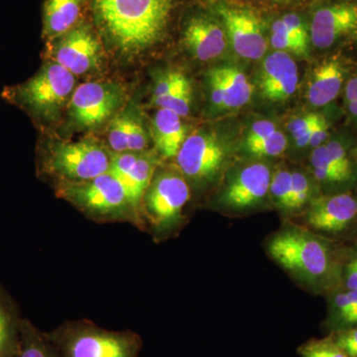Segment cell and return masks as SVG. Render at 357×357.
I'll return each instance as SVG.
<instances>
[{
    "instance_id": "obj_1",
    "label": "cell",
    "mask_w": 357,
    "mask_h": 357,
    "mask_svg": "<svg viewBox=\"0 0 357 357\" xmlns=\"http://www.w3.org/2000/svg\"><path fill=\"white\" fill-rule=\"evenodd\" d=\"M335 243L300 223L285 222L268 237L265 250L301 287L326 295L335 287Z\"/></svg>"
},
{
    "instance_id": "obj_2",
    "label": "cell",
    "mask_w": 357,
    "mask_h": 357,
    "mask_svg": "<svg viewBox=\"0 0 357 357\" xmlns=\"http://www.w3.org/2000/svg\"><path fill=\"white\" fill-rule=\"evenodd\" d=\"M173 0H96L103 29L114 46L136 55L163 37Z\"/></svg>"
},
{
    "instance_id": "obj_3",
    "label": "cell",
    "mask_w": 357,
    "mask_h": 357,
    "mask_svg": "<svg viewBox=\"0 0 357 357\" xmlns=\"http://www.w3.org/2000/svg\"><path fill=\"white\" fill-rule=\"evenodd\" d=\"M63 357H139L142 337L133 331H110L86 319L66 321L45 333Z\"/></svg>"
},
{
    "instance_id": "obj_4",
    "label": "cell",
    "mask_w": 357,
    "mask_h": 357,
    "mask_svg": "<svg viewBox=\"0 0 357 357\" xmlns=\"http://www.w3.org/2000/svg\"><path fill=\"white\" fill-rule=\"evenodd\" d=\"M56 191L95 222H128L144 231L123 185L109 172L82 182L58 183Z\"/></svg>"
},
{
    "instance_id": "obj_5",
    "label": "cell",
    "mask_w": 357,
    "mask_h": 357,
    "mask_svg": "<svg viewBox=\"0 0 357 357\" xmlns=\"http://www.w3.org/2000/svg\"><path fill=\"white\" fill-rule=\"evenodd\" d=\"M191 196L189 183L178 170H156L141 204L144 229L156 243L175 236L185 227L184 208Z\"/></svg>"
},
{
    "instance_id": "obj_6",
    "label": "cell",
    "mask_w": 357,
    "mask_h": 357,
    "mask_svg": "<svg viewBox=\"0 0 357 357\" xmlns=\"http://www.w3.org/2000/svg\"><path fill=\"white\" fill-rule=\"evenodd\" d=\"M76 89V77L62 66L48 61L24 83L4 89L3 96L38 121L58 116Z\"/></svg>"
},
{
    "instance_id": "obj_7",
    "label": "cell",
    "mask_w": 357,
    "mask_h": 357,
    "mask_svg": "<svg viewBox=\"0 0 357 357\" xmlns=\"http://www.w3.org/2000/svg\"><path fill=\"white\" fill-rule=\"evenodd\" d=\"M112 152L93 139L50 143L41 149L38 172L58 183L82 182L109 172Z\"/></svg>"
},
{
    "instance_id": "obj_8",
    "label": "cell",
    "mask_w": 357,
    "mask_h": 357,
    "mask_svg": "<svg viewBox=\"0 0 357 357\" xmlns=\"http://www.w3.org/2000/svg\"><path fill=\"white\" fill-rule=\"evenodd\" d=\"M303 215L307 229L333 241L357 234V196L351 192L321 195L314 199Z\"/></svg>"
},
{
    "instance_id": "obj_9",
    "label": "cell",
    "mask_w": 357,
    "mask_h": 357,
    "mask_svg": "<svg viewBox=\"0 0 357 357\" xmlns=\"http://www.w3.org/2000/svg\"><path fill=\"white\" fill-rule=\"evenodd\" d=\"M271 168L265 162L246 164L231 174L218 199V208L229 215L259 210L270 199Z\"/></svg>"
},
{
    "instance_id": "obj_10",
    "label": "cell",
    "mask_w": 357,
    "mask_h": 357,
    "mask_svg": "<svg viewBox=\"0 0 357 357\" xmlns=\"http://www.w3.org/2000/svg\"><path fill=\"white\" fill-rule=\"evenodd\" d=\"M175 159L177 170L188 183L203 187L211 184L222 172L227 151L217 136L198 131L187 136Z\"/></svg>"
},
{
    "instance_id": "obj_11",
    "label": "cell",
    "mask_w": 357,
    "mask_h": 357,
    "mask_svg": "<svg viewBox=\"0 0 357 357\" xmlns=\"http://www.w3.org/2000/svg\"><path fill=\"white\" fill-rule=\"evenodd\" d=\"M124 100L121 86L107 82H89L76 86L70 96V121L81 129H95L105 123Z\"/></svg>"
},
{
    "instance_id": "obj_12",
    "label": "cell",
    "mask_w": 357,
    "mask_h": 357,
    "mask_svg": "<svg viewBox=\"0 0 357 357\" xmlns=\"http://www.w3.org/2000/svg\"><path fill=\"white\" fill-rule=\"evenodd\" d=\"M51 61L62 66L75 77L83 76L100 69L102 64V49L88 26H77L62 36L54 39Z\"/></svg>"
},
{
    "instance_id": "obj_13",
    "label": "cell",
    "mask_w": 357,
    "mask_h": 357,
    "mask_svg": "<svg viewBox=\"0 0 357 357\" xmlns=\"http://www.w3.org/2000/svg\"><path fill=\"white\" fill-rule=\"evenodd\" d=\"M156 168L157 162L155 157L144 152H112L109 173L123 185L129 201L142 222L144 231V223L141 218V204L145 192L147 191L156 172Z\"/></svg>"
},
{
    "instance_id": "obj_14",
    "label": "cell",
    "mask_w": 357,
    "mask_h": 357,
    "mask_svg": "<svg viewBox=\"0 0 357 357\" xmlns=\"http://www.w3.org/2000/svg\"><path fill=\"white\" fill-rule=\"evenodd\" d=\"M218 13L237 55L250 60H259L265 55L267 42L255 13L229 6H220Z\"/></svg>"
},
{
    "instance_id": "obj_15",
    "label": "cell",
    "mask_w": 357,
    "mask_h": 357,
    "mask_svg": "<svg viewBox=\"0 0 357 357\" xmlns=\"http://www.w3.org/2000/svg\"><path fill=\"white\" fill-rule=\"evenodd\" d=\"M357 31V3L342 1L319 9L311 24V40L318 49H328L338 39Z\"/></svg>"
},
{
    "instance_id": "obj_16",
    "label": "cell",
    "mask_w": 357,
    "mask_h": 357,
    "mask_svg": "<svg viewBox=\"0 0 357 357\" xmlns=\"http://www.w3.org/2000/svg\"><path fill=\"white\" fill-rule=\"evenodd\" d=\"M299 75L295 61L287 52L277 51L263 63L259 86L262 95L272 102H284L297 89Z\"/></svg>"
},
{
    "instance_id": "obj_17",
    "label": "cell",
    "mask_w": 357,
    "mask_h": 357,
    "mask_svg": "<svg viewBox=\"0 0 357 357\" xmlns=\"http://www.w3.org/2000/svg\"><path fill=\"white\" fill-rule=\"evenodd\" d=\"M184 43L199 61L220 57L227 48V37L220 25L204 16L192 18L185 26Z\"/></svg>"
},
{
    "instance_id": "obj_18",
    "label": "cell",
    "mask_w": 357,
    "mask_h": 357,
    "mask_svg": "<svg viewBox=\"0 0 357 357\" xmlns=\"http://www.w3.org/2000/svg\"><path fill=\"white\" fill-rule=\"evenodd\" d=\"M151 102L158 109L172 110L180 117L187 116L192 105L189 79L180 72L166 73L155 84Z\"/></svg>"
},
{
    "instance_id": "obj_19",
    "label": "cell",
    "mask_w": 357,
    "mask_h": 357,
    "mask_svg": "<svg viewBox=\"0 0 357 357\" xmlns=\"http://www.w3.org/2000/svg\"><path fill=\"white\" fill-rule=\"evenodd\" d=\"M152 137L162 158H175L187 138L182 117L172 110L158 109L152 123Z\"/></svg>"
},
{
    "instance_id": "obj_20",
    "label": "cell",
    "mask_w": 357,
    "mask_h": 357,
    "mask_svg": "<svg viewBox=\"0 0 357 357\" xmlns=\"http://www.w3.org/2000/svg\"><path fill=\"white\" fill-rule=\"evenodd\" d=\"M144 126L134 115L124 112L115 117L107 132V143L112 153L144 152L148 147Z\"/></svg>"
},
{
    "instance_id": "obj_21",
    "label": "cell",
    "mask_w": 357,
    "mask_h": 357,
    "mask_svg": "<svg viewBox=\"0 0 357 357\" xmlns=\"http://www.w3.org/2000/svg\"><path fill=\"white\" fill-rule=\"evenodd\" d=\"M344 70L335 59L324 61L312 73L307 98L314 107H321L335 100L344 83Z\"/></svg>"
},
{
    "instance_id": "obj_22",
    "label": "cell",
    "mask_w": 357,
    "mask_h": 357,
    "mask_svg": "<svg viewBox=\"0 0 357 357\" xmlns=\"http://www.w3.org/2000/svg\"><path fill=\"white\" fill-rule=\"evenodd\" d=\"M22 319L17 303L0 283V357L17 356Z\"/></svg>"
},
{
    "instance_id": "obj_23",
    "label": "cell",
    "mask_w": 357,
    "mask_h": 357,
    "mask_svg": "<svg viewBox=\"0 0 357 357\" xmlns=\"http://www.w3.org/2000/svg\"><path fill=\"white\" fill-rule=\"evenodd\" d=\"M326 296L328 311L323 328L326 333L357 326V290L333 289Z\"/></svg>"
},
{
    "instance_id": "obj_24",
    "label": "cell",
    "mask_w": 357,
    "mask_h": 357,
    "mask_svg": "<svg viewBox=\"0 0 357 357\" xmlns=\"http://www.w3.org/2000/svg\"><path fill=\"white\" fill-rule=\"evenodd\" d=\"M82 0H47L43 13V36L52 40L75 27L81 13Z\"/></svg>"
},
{
    "instance_id": "obj_25",
    "label": "cell",
    "mask_w": 357,
    "mask_h": 357,
    "mask_svg": "<svg viewBox=\"0 0 357 357\" xmlns=\"http://www.w3.org/2000/svg\"><path fill=\"white\" fill-rule=\"evenodd\" d=\"M312 176L321 189L326 190L321 195L335 194V192H349L354 183L345 177L344 174L333 163L328 157L325 144L314 148L310 156Z\"/></svg>"
},
{
    "instance_id": "obj_26",
    "label": "cell",
    "mask_w": 357,
    "mask_h": 357,
    "mask_svg": "<svg viewBox=\"0 0 357 357\" xmlns=\"http://www.w3.org/2000/svg\"><path fill=\"white\" fill-rule=\"evenodd\" d=\"M218 73L222 79L225 89V109H238L250 100L252 96V86L248 77L236 67L225 66L218 67Z\"/></svg>"
},
{
    "instance_id": "obj_27",
    "label": "cell",
    "mask_w": 357,
    "mask_h": 357,
    "mask_svg": "<svg viewBox=\"0 0 357 357\" xmlns=\"http://www.w3.org/2000/svg\"><path fill=\"white\" fill-rule=\"evenodd\" d=\"M16 357H63L45 333L28 319L23 318L20 328V345Z\"/></svg>"
},
{
    "instance_id": "obj_28",
    "label": "cell",
    "mask_w": 357,
    "mask_h": 357,
    "mask_svg": "<svg viewBox=\"0 0 357 357\" xmlns=\"http://www.w3.org/2000/svg\"><path fill=\"white\" fill-rule=\"evenodd\" d=\"M357 290V239L335 243V287Z\"/></svg>"
},
{
    "instance_id": "obj_29",
    "label": "cell",
    "mask_w": 357,
    "mask_h": 357,
    "mask_svg": "<svg viewBox=\"0 0 357 357\" xmlns=\"http://www.w3.org/2000/svg\"><path fill=\"white\" fill-rule=\"evenodd\" d=\"M316 181L300 171L292 172V195H291L290 217L304 213L314 199L321 194L317 191ZM318 185V184H317Z\"/></svg>"
},
{
    "instance_id": "obj_30",
    "label": "cell",
    "mask_w": 357,
    "mask_h": 357,
    "mask_svg": "<svg viewBox=\"0 0 357 357\" xmlns=\"http://www.w3.org/2000/svg\"><path fill=\"white\" fill-rule=\"evenodd\" d=\"M270 201L286 218L290 217L291 195H292V171L279 169L272 174L270 183Z\"/></svg>"
},
{
    "instance_id": "obj_31",
    "label": "cell",
    "mask_w": 357,
    "mask_h": 357,
    "mask_svg": "<svg viewBox=\"0 0 357 357\" xmlns=\"http://www.w3.org/2000/svg\"><path fill=\"white\" fill-rule=\"evenodd\" d=\"M325 146L328 157L340 172L344 174L351 182L356 183L357 169L352 159L351 152L349 151L342 141L337 139L328 141V143H325Z\"/></svg>"
},
{
    "instance_id": "obj_32",
    "label": "cell",
    "mask_w": 357,
    "mask_h": 357,
    "mask_svg": "<svg viewBox=\"0 0 357 357\" xmlns=\"http://www.w3.org/2000/svg\"><path fill=\"white\" fill-rule=\"evenodd\" d=\"M288 141L281 131H275L271 135L246 145L249 154L255 157H278L281 156L287 148Z\"/></svg>"
},
{
    "instance_id": "obj_33",
    "label": "cell",
    "mask_w": 357,
    "mask_h": 357,
    "mask_svg": "<svg viewBox=\"0 0 357 357\" xmlns=\"http://www.w3.org/2000/svg\"><path fill=\"white\" fill-rule=\"evenodd\" d=\"M301 357H349L330 335L323 338H312L298 349Z\"/></svg>"
},
{
    "instance_id": "obj_34",
    "label": "cell",
    "mask_w": 357,
    "mask_h": 357,
    "mask_svg": "<svg viewBox=\"0 0 357 357\" xmlns=\"http://www.w3.org/2000/svg\"><path fill=\"white\" fill-rule=\"evenodd\" d=\"M349 357H357V326L328 333Z\"/></svg>"
},
{
    "instance_id": "obj_35",
    "label": "cell",
    "mask_w": 357,
    "mask_h": 357,
    "mask_svg": "<svg viewBox=\"0 0 357 357\" xmlns=\"http://www.w3.org/2000/svg\"><path fill=\"white\" fill-rule=\"evenodd\" d=\"M281 20L288 26L289 29L292 31L294 36L297 38L301 45L305 48L309 49V34H307L306 25L299 16L295 13L286 14Z\"/></svg>"
},
{
    "instance_id": "obj_36",
    "label": "cell",
    "mask_w": 357,
    "mask_h": 357,
    "mask_svg": "<svg viewBox=\"0 0 357 357\" xmlns=\"http://www.w3.org/2000/svg\"><path fill=\"white\" fill-rule=\"evenodd\" d=\"M270 41H271L272 46L278 51L292 52V53L299 54V55H307V51H309L305 49L299 42L285 36V35L272 33Z\"/></svg>"
},
{
    "instance_id": "obj_37",
    "label": "cell",
    "mask_w": 357,
    "mask_h": 357,
    "mask_svg": "<svg viewBox=\"0 0 357 357\" xmlns=\"http://www.w3.org/2000/svg\"><path fill=\"white\" fill-rule=\"evenodd\" d=\"M211 102L215 107H223L225 105V89L218 68L211 70L208 74Z\"/></svg>"
},
{
    "instance_id": "obj_38",
    "label": "cell",
    "mask_w": 357,
    "mask_h": 357,
    "mask_svg": "<svg viewBox=\"0 0 357 357\" xmlns=\"http://www.w3.org/2000/svg\"><path fill=\"white\" fill-rule=\"evenodd\" d=\"M275 131H277V128L273 122L268 121H256L255 123L252 124L248 136H246L245 145L263 139V138L273 134Z\"/></svg>"
},
{
    "instance_id": "obj_39",
    "label": "cell",
    "mask_w": 357,
    "mask_h": 357,
    "mask_svg": "<svg viewBox=\"0 0 357 357\" xmlns=\"http://www.w3.org/2000/svg\"><path fill=\"white\" fill-rule=\"evenodd\" d=\"M321 115L318 114H309L293 119V121L288 124L289 131L292 134L293 137H296V136L299 135V134L304 132V131L314 126V124L318 122L319 119H321Z\"/></svg>"
},
{
    "instance_id": "obj_40",
    "label": "cell",
    "mask_w": 357,
    "mask_h": 357,
    "mask_svg": "<svg viewBox=\"0 0 357 357\" xmlns=\"http://www.w3.org/2000/svg\"><path fill=\"white\" fill-rule=\"evenodd\" d=\"M328 137V124L326 122L325 117L321 116L318 123L314 126V131L311 141H310V146L314 149V148L321 146L325 144Z\"/></svg>"
},
{
    "instance_id": "obj_41",
    "label": "cell",
    "mask_w": 357,
    "mask_h": 357,
    "mask_svg": "<svg viewBox=\"0 0 357 357\" xmlns=\"http://www.w3.org/2000/svg\"><path fill=\"white\" fill-rule=\"evenodd\" d=\"M345 98L347 102L357 100V77L351 79L345 86Z\"/></svg>"
},
{
    "instance_id": "obj_42",
    "label": "cell",
    "mask_w": 357,
    "mask_h": 357,
    "mask_svg": "<svg viewBox=\"0 0 357 357\" xmlns=\"http://www.w3.org/2000/svg\"><path fill=\"white\" fill-rule=\"evenodd\" d=\"M349 105V110L351 112L352 116L356 117L357 119V100H354V102H347Z\"/></svg>"
},
{
    "instance_id": "obj_43",
    "label": "cell",
    "mask_w": 357,
    "mask_h": 357,
    "mask_svg": "<svg viewBox=\"0 0 357 357\" xmlns=\"http://www.w3.org/2000/svg\"><path fill=\"white\" fill-rule=\"evenodd\" d=\"M351 156L352 159H354V164H356V167L357 169V148L356 149L352 150Z\"/></svg>"
},
{
    "instance_id": "obj_44",
    "label": "cell",
    "mask_w": 357,
    "mask_h": 357,
    "mask_svg": "<svg viewBox=\"0 0 357 357\" xmlns=\"http://www.w3.org/2000/svg\"><path fill=\"white\" fill-rule=\"evenodd\" d=\"M278 1H283V2H285V1H290V0H278Z\"/></svg>"
},
{
    "instance_id": "obj_45",
    "label": "cell",
    "mask_w": 357,
    "mask_h": 357,
    "mask_svg": "<svg viewBox=\"0 0 357 357\" xmlns=\"http://www.w3.org/2000/svg\"><path fill=\"white\" fill-rule=\"evenodd\" d=\"M354 239H357V234H356V238H354Z\"/></svg>"
}]
</instances>
